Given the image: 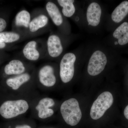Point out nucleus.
Wrapping results in <instances>:
<instances>
[{"label": "nucleus", "mask_w": 128, "mask_h": 128, "mask_svg": "<svg viewBox=\"0 0 128 128\" xmlns=\"http://www.w3.org/2000/svg\"><path fill=\"white\" fill-rule=\"evenodd\" d=\"M83 10V28L88 32L94 33L105 28L109 14L102 3L97 1L89 2Z\"/></svg>", "instance_id": "1"}, {"label": "nucleus", "mask_w": 128, "mask_h": 128, "mask_svg": "<svg viewBox=\"0 0 128 128\" xmlns=\"http://www.w3.org/2000/svg\"><path fill=\"white\" fill-rule=\"evenodd\" d=\"M88 44H82L75 52L66 53L62 57L60 65V75L64 83L70 82L74 77L76 63L86 52Z\"/></svg>", "instance_id": "2"}, {"label": "nucleus", "mask_w": 128, "mask_h": 128, "mask_svg": "<svg viewBox=\"0 0 128 128\" xmlns=\"http://www.w3.org/2000/svg\"><path fill=\"white\" fill-rule=\"evenodd\" d=\"M102 42L119 52L128 46V18L110 32Z\"/></svg>", "instance_id": "3"}, {"label": "nucleus", "mask_w": 128, "mask_h": 128, "mask_svg": "<svg viewBox=\"0 0 128 128\" xmlns=\"http://www.w3.org/2000/svg\"><path fill=\"white\" fill-rule=\"evenodd\" d=\"M60 112L63 119L71 126L77 125L82 117V113L78 100L70 98L65 101L60 106Z\"/></svg>", "instance_id": "4"}, {"label": "nucleus", "mask_w": 128, "mask_h": 128, "mask_svg": "<svg viewBox=\"0 0 128 128\" xmlns=\"http://www.w3.org/2000/svg\"><path fill=\"white\" fill-rule=\"evenodd\" d=\"M29 107L28 102L24 99L6 101L0 106V114L6 119L13 118L25 114Z\"/></svg>", "instance_id": "5"}, {"label": "nucleus", "mask_w": 128, "mask_h": 128, "mask_svg": "<svg viewBox=\"0 0 128 128\" xmlns=\"http://www.w3.org/2000/svg\"><path fill=\"white\" fill-rule=\"evenodd\" d=\"M128 18V0L121 2L114 8L107 18L105 28L111 32Z\"/></svg>", "instance_id": "6"}, {"label": "nucleus", "mask_w": 128, "mask_h": 128, "mask_svg": "<svg viewBox=\"0 0 128 128\" xmlns=\"http://www.w3.org/2000/svg\"><path fill=\"white\" fill-rule=\"evenodd\" d=\"M114 102L112 95L109 92H104L98 96L92 105L90 115L92 119L97 120L103 116L111 107Z\"/></svg>", "instance_id": "7"}, {"label": "nucleus", "mask_w": 128, "mask_h": 128, "mask_svg": "<svg viewBox=\"0 0 128 128\" xmlns=\"http://www.w3.org/2000/svg\"><path fill=\"white\" fill-rule=\"evenodd\" d=\"M55 102L54 99L50 98H44L41 99L36 107L40 118L45 119L52 116L54 112L50 108L53 106Z\"/></svg>", "instance_id": "8"}, {"label": "nucleus", "mask_w": 128, "mask_h": 128, "mask_svg": "<svg viewBox=\"0 0 128 128\" xmlns=\"http://www.w3.org/2000/svg\"><path fill=\"white\" fill-rule=\"evenodd\" d=\"M38 77L40 82L46 87H52L56 83L54 69L50 65L45 66L40 69L38 73Z\"/></svg>", "instance_id": "9"}, {"label": "nucleus", "mask_w": 128, "mask_h": 128, "mask_svg": "<svg viewBox=\"0 0 128 128\" xmlns=\"http://www.w3.org/2000/svg\"><path fill=\"white\" fill-rule=\"evenodd\" d=\"M48 48L49 54L51 57L57 58L61 55L64 51V47L60 37L54 34L49 37Z\"/></svg>", "instance_id": "10"}, {"label": "nucleus", "mask_w": 128, "mask_h": 128, "mask_svg": "<svg viewBox=\"0 0 128 128\" xmlns=\"http://www.w3.org/2000/svg\"><path fill=\"white\" fill-rule=\"evenodd\" d=\"M57 1L62 7V14L66 17L70 18L76 13H81L83 12V9L81 7L77 9L74 4L75 1L74 0H58Z\"/></svg>", "instance_id": "11"}, {"label": "nucleus", "mask_w": 128, "mask_h": 128, "mask_svg": "<svg viewBox=\"0 0 128 128\" xmlns=\"http://www.w3.org/2000/svg\"><path fill=\"white\" fill-rule=\"evenodd\" d=\"M46 9L53 22L56 25L60 26L63 24V16L57 5L54 2H49L46 4Z\"/></svg>", "instance_id": "12"}, {"label": "nucleus", "mask_w": 128, "mask_h": 128, "mask_svg": "<svg viewBox=\"0 0 128 128\" xmlns=\"http://www.w3.org/2000/svg\"><path fill=\"white\" fill-rule=\"evenodd\" d=\"M25 70V66L20 60H13L6 65L4 70L5 74L7 75H19L23 74Z\"/></svg>", "instance_id": "13"}, {"label": "nucleus", "mask_w": 128, "mask_h": 128, "mask_svg": "<svg viewBox=\"0 0 128 128\" xmlns=\"http://www.w3.org/2000/svg\"><path fill=\"white\" fill-rule=\"evenodd\" d=\"M30 79L28 73H23L14 77L8 78L6 80V84L14 90H18L21 86L27 82Z\"/></svg>", "instance_id": "14"}, {"label": "nucleus", "mask_w": 128, "mask_h": 128, "mask_svg": "<svg viewBox=\"0 0 128 128\" xmlns=\"http://www.w3.org/2000/svg\"><path fill=\"white\" fill-rule=\"evenodd\" d=\"M36 42L32 41L28 42L24 48L23 53L27 59L31 60H36L39 58V52L36 49Z\"/></svg>", "instance_id": "15"}, {"label": "nucleus", "mask_w": 128, "mask_h": 128, "mask_svg": "<svg viewBox=\"0 0 128 128\" xmlns=\"http://www.w3.org/2000/svg\"><path fill=\"white\" fill-rule=\"evenodd\" d=\"M48 18L44 15H40L35 18L29 24V28L32 32H36L40 28L44 27L48 23Z\"/></svg>", "instance_id": "16"}, {"label": "nucleus", "mask_w": 128, "mask_h": 128, "mask_svg": "<svg viewBox=\"0 0 128 128\" xmlns=\"http://www.w3.org/2000/svg\"><path fill=\"white\" fill-rule=\"evenodd\" d=\"M30 16L28 12L23 10L19 12L15 18V24L17 26H24L28 28L30 22Z\"/></svg>", "instance_id": "17"}, {"label": "nucleus", "mask_w": 128, "mask_h": 128, "mask_svg": "<svg viewBox=\"0 0 128 128\" xmlns=\"http://www.w3.org/2000/svg\"><path fill=\"white\" fill-rule=\"evenodd\" d=\"M20 35L13 32H0V42L4 43H11L18 41Z\"/></svg>", "instance_id": "18"}, {"label": "nucleus", "mask_w": 128, "mask_h": 128, "mask_svg": "<svg viewBox=\"0 0 128 128\" xmlns=\"http://www.w3.org/2000/svg\"><path fill=\"white\" fill-rule=\"evenodd\" d=\"M7 22L2 17L0 16V32H3L7 26Z\"/></svg>", "instance_id": "19"}, {"label": "nucleus", "mask_w": 128, "mask_h": 128, "mask_svg": "<svg viewBox=\"0 0 128 128\" xmlns=\"http://www.w3.org/2000/svg\"><path fill=\"white\" fill-rule=\"evenodd\" d=\"M14 128H32L28 124H22V125H18Z\"/></svg>", "instance_id": "20"}, {"label": "nucleus", "mask_w": 128, "mask_h": 128, "mask_svg": "<svg viewBox=\"0 0 128 128\" xmlns=\"http://www.w3.org/2000/svg\"><path fill=\"white\" fill-rule=\"evenodd\" d=\"M124 114L126 119L128 120V105L125 108L124 111Z\"/></svg>", "instance_id": "21"}, {"label": "nucleus", "mask_w": 128, "mask_h": 128, "mask_svg": "<svg viewBox=\"0 0 128 128\" xmlns=\"http://www.w3.org/2000/svg\"><path fill=\"white\" fill-rule=\"evenodd\" d=\"M6 46L7 45L6 44L0 42V50L4 49L5 48H6Z\"/></svg>", "instance_id": "22"}, {"label": "nucleus", "mask_w": 128, "mask_h": 128, "mask_svg": "<svg viewBox=\"0 0 128 128\" xmlns=\"http://www.w3.org/2000/svg\"><path fill=\"white\" fill-rule=\"evenodd\" d=\"M0 61H1V60H0Z\"/></svg>", "instance_id": "23"}, {"label": "nucleus", "mask_w": 128, "mask_h": 128, "mask_svg": "<svg viewBox=\"0 0 128 128\" xmlns=\"http://www.w3.org/2000/svg\"></svg>", "instance_id": "24"}]
</instances>
